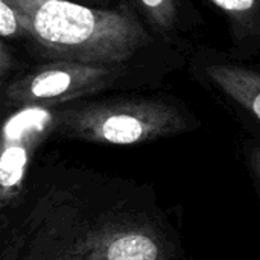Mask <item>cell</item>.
I'll return each mask as SVG.
<instances>
[{
  "mask_svg": "<svg viewBox=\"0 0 260 260\" xmlns=\"http://www.w3.org/2000/svg\"><path fill=\"white\" fill-rule=\"evenodd\" d=\"M27 18L30 38L55 61L122 66L152 43L126 6L88 8L69 0H8Z\"/></svg>",
  "mask_w": 260,
  "mask_h": 260,
  "instance_id": "1",
  "label": "cell"
},
{
  "mask_svg": "<svg viewBox=\"0 0 260 260\" xmlns=\"http://www.w3.org/2000/svg\"><path fill=\"white\" fill-rule=\"evenodd\" d=\"M62 120L76 133L116 145L136 143L181 123L175 108L149 99L90 104L64 111Z\"/></svg>",
  "mask_w": 260,
  "mask_h": 260,
  "instance_id": "2",
  "label": "cell"
},
{
  "mask_svg": "<svg viewBox=\"0 0 260 260\" xmlns=\"http://www.w3.org/2000/svg\"><path fill=\"white\" fill-rule=\"evenodd\" d=\"M122 73L120 66L75 61L44 62L11 81L5 88V98L15 105L81 98L113 85Z\"/></svg>",
  "mask_w": 260,
  "mask_h": 260,
  "instance_id": "3",
  "label": "cell"
},
{
  "mask_svg": "<svg viewBox=\"0 0 260 260\" xmlns=\"http://www.w3.org/2000/svg\"><path fill=\"white\" fill-rule=\"evenodd\" d=\"M206 73L225 94L260 120V70L236 64H215L209 66Z\"/></svg>",
  "mask_w": 260,
  "mask_h": 260,
  "instance_id": "4",
  "label": "cell"
},
{
  "mask_svg": "<svg viewBox=\"0 0 260 260\" xmlns=\"http://www.w3.org/2000/svg\"><path fill=\"white\" fill-rule=\"evenodd\" d=\"M229 18L233 38L244 47L260 50V0H210Z\"/></svg>",
  "mask_w": 260,
  "mask_h": 260,
  "instance_id": "5",
  "label": "cell"
},
{
  "mask_svg": "<svg viewBox=\"0 0 260 260\" xmlns=\"http://www.w3.org/2000/svg\"><path fill=\"white\" fill-rule=\"evenodd\" d=\"M157 245L146 236L129 235L116 239L108 250V260H155Z\"/></svg>",
  "mask_w": 260,
  "mask_h": 260,
  "instance_id": "6",
  "label": "cell"
},
{
  "mask_svg": "<svg viewBox=\"0 0 260 260\" xmlns=\"http://www.w3.org/2000/svg\"><path fill=\"white\" fill-rule=\"evenodd\" d=\"M152 24L163 30L171 32L177 26L178 5L177 0H137Z\"/></svg>",
  "mask_w": 260,
  "mask_h": 260,
  "instance_id": "7",
  "label": "cell"
},
{
  "mask_svg": "<svg viewBox=\"0 0 260 260\" xmlns=\"http://www.w3.org/2000/svg\"><path fill=\"white\" fill-rule=\"evenodd\" d=\"M0 35L3 38L30 37L29 18L8 0H0Z\"/></svg>",
  "mask_w": 260,
  "mask_h": 260,
  "instance_id": "8",
  "label": "cell"
},
{
  "mask_svg": "<svg viewBox=\"0 0 260 260\" xmlns=\"http://www.w3.org/2000/svg\"><path fill=\"white\" fill-rule=\"evenodd\" d=\"M5 155L11 158V161L6 157H3L2 160V184L3 187H8L9 184L17 181V178L20 177V172L24 163V152L18 148H14V149L5 151Z\"/></svg>",
  "mask_w": 260,
  "mask_h": 260,
  "instance_id": "9",
  "label": "cell"
},
{
  "mask_svg": "<svg viewBox=\"0 0 260 260\" xmlns=\"http://www.w3.org/2000/svg\"><path fill=\"white\" fill-rule=\"evenodd\" d=\"M12 67V53L8 50V46L5 43L0 44V72H2V78H5L9 72V69Z\"/></svg>",
  "mask_w": 260,
  "mask_h": 260,
  "instance_id": "10",
  "label": "cell"
}]
</instances>
